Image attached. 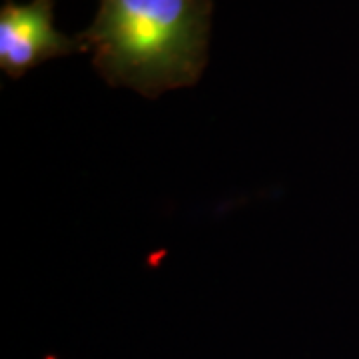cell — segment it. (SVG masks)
Returning <instances> with one entry per match:
<instances>
[{
	"instance_id": "obj_1",
	"label": "cell",
	"mask_w": 359,
	"mask_h": 359,
	"mask_svg": "<svg viewBox=\"0 0 359 359\" xmlns=\"http://www.w3.org/2000/svg\"><path fill=\"white\" fill-rule=\"evenodd\" d=\"M212 0H100L80 36L106 82L156 98L198 82Z\"/></svg>"
},
{
	"instance_id": "obj_2",
	"label": "cell",
	"mask_w": 359,
	"mask_h": 359,
	"mask_svg": "<svg viewBox=\"0 0 359 359\" xmlns=\"http://www.w3.org/2000/svg\"><path fill=\"white\" fill-rule=\"evenodd\" d=\"M86 50L82 39H70L54 26L52 0L6 2L0 11V66L18 78L56 56Z\"/></svg>"
}]
</instances>
